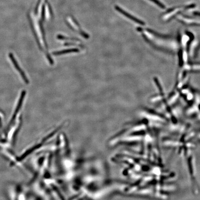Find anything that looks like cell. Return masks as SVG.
<instances>
[{
  "label": "cell",
  "mask_w": 200,
  "mask_h": 200,
  "mask_svg": "<svg viewBox=\"0 0 200 200\" xmlns=\"http://www.w3.org/2000/svg\"><path fill=\"white\" fill-rule=\"evenodd\" d=\"M115 8L116 9V10L118 11L119 12L121 13L122 14H123L124 16H125L126 17L128 18V19H130V20H132V21H134L136 23L139 24V25H142V26L145 25V22L142 21L141 20H139V19H138L137 18L133 16H132V15H131L130 14L127 13V12H126L125 11H124V10L122 9V8L119 7V6H115Z\"/></svg>",
  "instance_id": "obj_1"
},
{
  "label": "cell",
  "mask_w": 200,
  "mask_h": 200,
  "mask_svg": "<svg viewBox=\"0 0 200 200\" xmlns=\"http://www.w3.org/2000/svg\"><path fill=\"white\" fill-rule=\"evenodd\" d=\"M10 58L11 60H12L14 67H15V68L20 73V74L21 76H22V78H23V79L24 82H25V83H27V84H28V83H29V81H28V79L27 78V77L26 76L25 73H24V72L22 71V70L20 68V66H19V64H18L17 62L16 61L15 59H14V57L13 56V54H12V53H10Z\"/></svg>",
  "instance_id": "obj_2"
},
{
  "label": "cell",
  "mask_w": 200,
  "mask_h": 200,
  "mask_svg": "<svg viewBox=\"0 0 200 200\" xmlns=\"http://www.w3.org/2000/svg\"><path fill=\"white\" fill-rule=\"evenodd\" d=\"M79 52V50L76 48H73V49H70L64 50L60 51L57 52H54L53 53V55L55 56H58V55H62V54H66L69 53H78Z\"/></svg>",
  "instance_id": "obj_3"
},
{
  "label": "cell",
  "mask_w": 200,
  "mask_h": 200,
  "mask_svg": "<svg viewBox=\"0 0 200 200\" xmlns=\"http://www.w3.org/2000/svg\"><path fill=\"white\" fill-rule=\"evenodd\" d=\"M150 1H152L153 3H154L157 6H158V7H159L162 9H165V5H164V4L161 3L160 1H159L158 0H150Z\"/></svg>",
  "instance_id": "obj_4"
}]
</instances>
